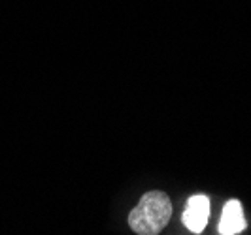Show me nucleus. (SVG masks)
<instances>
[{"label":"nucleus","instance_id":"1","mask_svg":"<svg viewBox=\"0 0 251 235\" xmlns=\"http://www.w3.org/2000/svg\"><path fill=\"white\" fill-rule=\"evenodd\" d=\"M170 216H172L170 198L161 190H153L144 194L138 205L130 211L128 224L132 232H136L138 235H155L164 230Z\"/></svg>","mask_w":251,"mask_h":235},{"label":"nucleus","instance_id":"2","mask_svg":"<svg viewBox=\"0 0 251 235\" xmlns=\"http://www.w3.org/2000/svg\"><path fill=\"white\" fill-rule=\"evenodd\" d=\"M210 216V199L208 196L197 194L193 198H189L187 207L183 211V224L189 232L193 234H201L208 224Z\"/></svg>","mask_w":251,"mask_h":235},{"label":"nucleus","instance_id":"3","mask_svg":"<svg viewBox=\"0 0 251 235\" xmlns=\"http://www.w3.org/2000/svg\"><path fill=\"white\" fill-rule=\"evenodd\" d=\"M246 230V218H244V209L238 199H228L223 207V214L219 220V234L234 235Z\"/></svg>","mask_w":251,"mask_h":235}]
</instances>
